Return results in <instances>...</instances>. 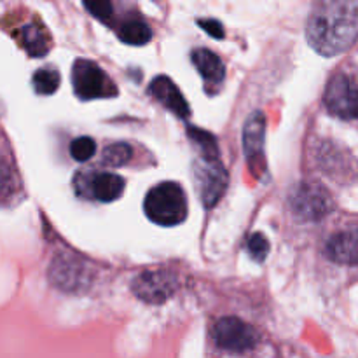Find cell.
<instances>
[{
    "label": "cell",
    "instance_id": "obj_16",
    "mask_svg": "<svg viewBox=\"0 0 358 358\" xmlns=\"http://www.w3.org/2000/svg\"><path fill=\"white\" fill-rule=\"evenodd\" d=\"M119 38L129 45H145L152 38V30L145 21L133 17V20L124 21L119 28Z\"/></svg>",
    "mask_w": 358,
    "mask_h": 358
},
{
    "label": "cell",
    "instance_id": "obj_15",
    "mask_svg": "<svg viewBox=\"0 0 358 358\" xmlns=\"http://www.w3.org/2000/svg\"><path fill=\"white\" fill-rule=\"evenodd\" d=\"M21 42H23L24 49L30 56L34 58H41V56H45L49 51V38L45 35V31L42 30L38 24H24L20 31Z\"/></svg>",
    "mask_w": 358,
    "mask_h": 358
},
{
    "label": "cell",
    "instance_id": "obj_3",
    "mask_svg": "<svg viewBox=\"0 0 358 358\" xmlns=\"http://www.w3.org/2000/svg\"><path fill=\"white\" fill-rule=\"evenodd\" d=\"M73 91L80 100H94V98H110L117 94V86L110 77L93 62L77 59L72 70Z\"/></svg>",
    "mask_w": 358,
    "mask_h": 358
},
{
    "label": "cell",
    "instance_id": "obj_13",
    "mask_svg": "<svg viewBox=\"0 0 358 358\" xmlns=\"http://www.w3.org/2000/svg\"><path fill=\"white\" fill-rule=\"evenodd\" d=\"M192 63L206 84H213V86L222 84L224 77H226V66L215 52L208 51V49H198L192 52Z\"/></svg>",
    "mask_w": 358,
    "mask_h": 358
},
{
    "label": "cell",
    "instance_id": "obj_2",
    "mask_svg": "<svg viewBox=\"0 0 358 358\" xmlns=\"http://www.w3.org/2000/svg\"><path fill=\"white\" fill-rule=\"evenodd\" d=\"M143 210L159 226H178L187 217V196L177 182H163L150 189Z\"/></svg>",
    "mask_w": 358,
    "mask_h": 358
},
{
    "label": "cell",
    "instance_id": "obj_12",
    "mask_svg": "<svg viewBox=\"0 0 358 358\" xmlns=\"http://www.w3.org/2000/svg\"><path fill=\"white\" fill-rule=\"evenodd\" d=\"M327 255L338 264L358 266V229L334 234L327 241Z\"/></svg>",
    "mask_w": 358,
    "mask_h": 358
},
{
    "label": "cell",
    "instance_id": "obj_18",
    "mask_svg": "<svg viewBox=\"0 0 358 358\" xmlns=\"http://www.w3.org/2000/svg\"><path fill=\"white\" fill-rule=\"evenodd\" d=\"M34 90L38 94H52L59 86V73L56 70L42 69L34 73Z\"/></svg>",
    "mask_w": 358,
    "mask_h": 358
},
{
    "label": "cell",
    "instance_id": "obj_19",
    "mask_svg": "<svg viewBox=\"0 0 358 358\" xmlns=\"http://www.w3.org/2000/svg\"><path fill=\"white\" fill-rule=\"evenodd\" d=\"M189 138L203 150V156L206 157H219V147H217L215 138L212 136V133H206L203 129L198 128H189Z\"/></svg>",
    "mask_w": 358,
    "mask_h": 358
},
{
    "label": "cell",
    "instance_id": "obj_17",
    "mask_svg": "<svg viewBox=\"0 0 358 358\" xmlns=\"http://www.w3.org/2000/svg\"><path fill=\"white\" fill-rule=\"evenodd\" d=\"M131 157H133L131 147L124 142H117V143H112V145H108L107 149L103 150L101 159H103V164H107V166L119 168L128 164L129 161H131Z\"/></svg>",
    "mask_w": 358,
    "mask_h": 358
},
{
    "label": "cell",
    "instance_id": "obj_9",
    "mask_svg": "<svg viewBox=\"0 0 358 358\" xmlns=\"http://www.w3.org/2000/svg\"><path fill=\"white\" fill-rule=\"evenodd\" d=\"M215 343L227 352H248L257 343V334L250 325L241 322L240 318L226 317L219 320L213 332Z\"/></svg>",
    "mask_w": 358,
    "mask_h": 358
},
{
    "label": "cell",
    "instance_id": "obj_7",
    "mask_svg": "<svg viewBox=\"0 0 358 358\" xmlns=\"http://www.w3.org/2000/svg\"><path fill=\"white\" fill-rule=\"evenodd\" d=\"M131 290L143 303L163 304L177 290V278L163 269L145 271L133 280Z\"/></svg>",
    "mask_w": 358,
    "mask_h": 358
},
{
    "label": "cell",
    "instance_id": "obj_10",
    "mask_svg": "<svg viewBox=\"0 0 358 358\" xmlns=\"http://www.w3.org/2000/svg\"><path fill=\"white\" fill-rule=\"evenodd\" d=\"M264 135L266 117L262 112H254L247 119L243 128V150L248 164L259 173L257 168H264Z\"/></svg>",
    "mask_w": 358,
    "mask_h": 358
},
{
    "label": "cell",
    "instance_id": "obj_14",
    "mask_svg": "<svg viewBox=\"0 0 358 358\" xmlns=\"http://www.w3.org/2000/svg\"><path fill=\"white\" fill-rule=\"evenodd\" d=\"M124 192V180L119 175L108 173H96L91 178V194L101 203H110L119 199Z\"/></svg>",
    "mask_w": 358,
    "mask_h": 358
},
{
    "label": "cell",
    "instance_id": "obj_6",
    "mask_svg": "<svg viewBox=\"0 0 358 358\" xmlns=\"http://www.w3.org/2000/svg\"><path fill=\"white\" fill-rule=\"evenodd\" d=\"M194 185L206 208L215 205L222 198L227 187V173L217 157L203 156L194 164Z\"/></svg>",
    "mask_w": 358,
    "mask_h": 358
},
{
    "label": "cell",
    "instance_id": "obj_21",
    "mask_svg": "<svg viewBox=\"0 0 358 358\" xmlns=\"http://www.w3.org/2000/svg\"><path fill=\"white\" fill-rule=\"evenodd\" d=\"M84 7L93 14L98 20L108 23L114 13V7H112V0H83Z\"/></svg>",
    "mask_w": 358,
    "mask_h": 358
},
{
    "label": "cell",
    "instance_id": "obj_11",
    "mask_svg": "<svg viewBox=\"0 0 358 358\" xmlns=\"http://www.w3.org/2000/svg\"><path fill=\"white\" fill-rule=\"evenodd\" d=\"M150 93L161 101L166 108H170L175 115L182 119H187L191 115V108H189L187 100L184 98V94L180 93V90L177 87V84L166 76H159L152 80L150 84Z\"/></svg>",
    "mask_w": 358,
    "mask_h": 358
},
{
    "label": "cell",
    "instance_id": "obj_1",
    "mask_svg": "<svg viewBox=\"0 0 358 358\" xmlns=\"http://www.w3.org/2000/svg\"><path fill=\"white\" fill-rule=\"evenodd\" d=\"M306 38L322 56L348 51L358 41V0H315Z\"/></svg>",
    "mask_w": 358,
    "mask_h": 358
},
{
    "label": "cell",
    "instance_id": "obj_20",
    "mask_svg": "<svg viewBox=\"0 0 358 358\" xmlns=\"http://www.w3.org/2000/svg\"><path fill=\"white\" fill-rule=\"evenodd\" d=\"M94 152H96V143L90 136H80L70 143V154H72L73 159L80 161V163L90 161L94 156Z\"/></svg>",
    "mask_w": 358,
    "mask_h": 358
},
{
    "label": "cell",
    "instance_id": "obj_22",
    "mask_svg": "<svg viewBox=\"0 0 358 358\" xmlns=\"http://www.w3.org/2000/svg\"><path fill=\"white\" fill-rule=\"evenodd\" d=\"M248 254L255 259V261H264L269 254V243L262 234H254V236L248 240Z\"/></svg>",
    "mask_w": 358,
    "mask_h": 358
},
{
    "label": "cell",
    "instance_id": "obj_23",
    "mask_svg": "<svg viewBox=\"0 0 358 358\" xmlns=\"http://www.w3.org/2000/svg\"><path fill=\"white\" fill-rule=\"evenodd\" d=\"M198 24L213 38H224V28L217 20H198Z\"/></svg>",
    "mask_w": 358,
    "mask_h": 358
},
{
    "label": "cell",
    "instance_id": "obj_8",
    "mask_svg": "<svg viewBox=\"0 0 358 358\" xmlns=\"http://www.w3.org/2000/svg\"><path fill=\"white\" fill-rule=\"evenodd\" d=\"M51 282L66 292L84 290L91 282V273L87 271L86 262L76 259L73 255H59L51 266Z\"/></svg>",
    "mask_w": 358,
    "mask_h": 358
},
{
    "label": "cell",
    "instance_id": "obj_4",
    "mask_svg": "<svg viewBox=\"0 0 358 358\" xmlns=\"http://www.w3.org/2000/svg\"><path fill=\"white\" fill-rule=\"evenodd\" d=\"M332 198L317 182H303L290 194V208L299 220H320L332 212Z\"/></svg>",
    "mask_w": 358,
    "mask_h": 358
},
{
    "label": "cell",
    "instance_id": "obj_5",
    "mask_svg": "<svg viewBox=\"0 0 358 358\" xmlns=\"http://www.w3.org/2000/svg\"><path fill=\"white\" fill-rule=\"evenodd\" d=\"M327 110L343 121L358 119V83L346 73H338L327 84L324 94Z\"/></svg>",
    "mask_w": 358,
    "mask_h": 358
}]
</instances>
